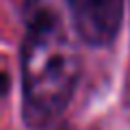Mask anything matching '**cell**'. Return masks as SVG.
Wrapping results in <instances>:
<instances>
[{
  "mask_svg": "<svg viewBox=\"0 0 130 130\" xmlns=\"http://www.w3.org/2000/svg\"><path fill=\"white\" fill-rule=\"evenodd\" d=\"M24 26V119L30 128H43L70 104L78 83L80 59L65 28L59 0H26Z\"/></svg>",
  "mask_w": 130,
  "mask_h": 130,
  "instance_id": "cell-1",
  "label": "cell"
},
{
  "mask_svg": "<svg viewBox=\"0 0 130 130\" xmlns=\"http://www.w3.org/2000/svg\"><path fill=\"white\" fill-rule=\"evenodd\" d=\"M78 35L100 48L115 39L121 24L124 0H65Z\"/></svg>",
  "mask_w": 130,
  "mask_h": 130,
  "instance_id": "cell-2",
  "label": "cell"
}]
</instances>
